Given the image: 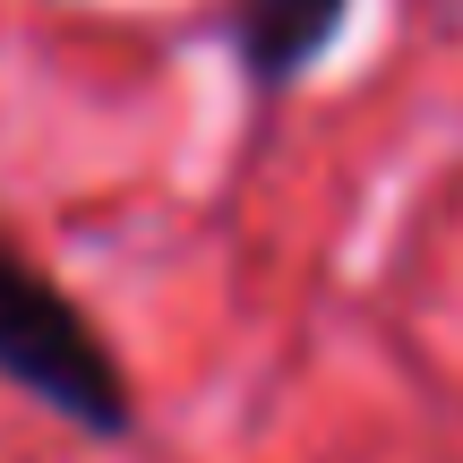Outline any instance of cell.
Instances as JSON below:
<instances>
[{
  "label": "cell",
  "mask_w": 463,
  "mask_h": 463,
  "mask_svg": "<svg viewBox=\"0 0 463 463\" xmlns=\"http://www.w3.org/2000/svg\"><path fill=\"white\" fill-rule=\"evenodd\" d=\"M0 378L17 395L52 403L61 420H78L86 438H120L137 412L112 344L95 335V317L9 241H0Z\"/></svg>",
  "instance_id": "1"
},
{
  "label": "cell",
  "mask_w": 463,
  "mask_h": 463,
  "mask_svg": "<svg viewBox=\"0 0 463 463\" xmlns=\"http://www.w3.org/2000/svg\"><path fill=\"white\" fill-rule=\"evenodd\" d=\"M352 0H232V43H241V69L258 86H292L317 52L344 34Z\"/></svg>",
  "instance_id": "2"
}]
</instances>
